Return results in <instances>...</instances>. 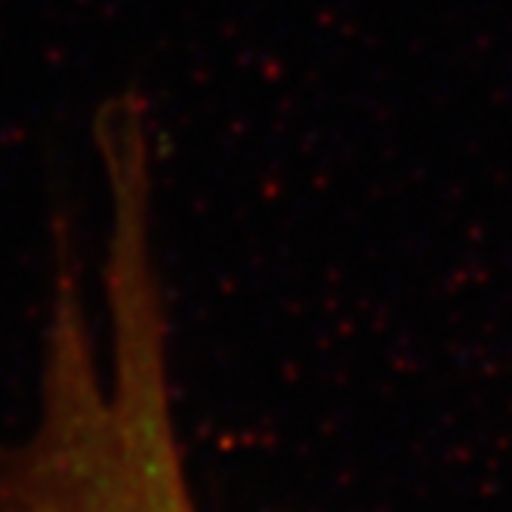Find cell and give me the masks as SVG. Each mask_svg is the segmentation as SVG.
I'll use <instances>...</instances> for the list:
<instances>
[{"mask_svg":"<svg viewBox=\"0 0 512 512\" xmlns=\"http://www.w3.org/2000/svg\"><path fill=\"white\" fill-rule=\"evenodd\" d=\"M93 142L112 198L102 263L112 361L105 371L96 355L75 232L59 210L41 411L19 445L0 451V512H201L173 414L145 105L99 108Z\"/></svg>","mask_w":512,"mask_h":512,"instance_id":"obj_1","label":"cell"}]
</instances>
